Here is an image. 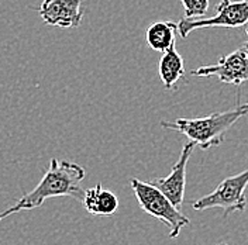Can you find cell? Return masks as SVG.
<instances>
[{"mask_svg": "<svg viewBox=\"0 0 248 245\" xmlns=\"http://www.w3.org/2000/svg\"><path fill=\"white\" fill-rule=\"evenodd\" d=\"M193 77H216L221 83L241 85L248 80V41L232 54L221 57L215 65L192 69Z\"/></svg>", "mask_w": 248, "mask_h": 245, "instance_id": "6", "label": "cell"}, {"mask_svg": "<svg viewBox=\"0 0 248 245\" xmlns=\"http://www.w3.org/2000/svg\"><path fill=\"white\" fill-rule=\"evenodd\" d=\"M195 147H196L195 142H192V141L186 142L182 151H181L178 161L175 162V165L170 169V175L167 178H159V179H155L154 182H151L178 209H181L184 204L186 187V167H187L189 158L193 153Z\"/></svg>", "mask_w": 248, "mask_h": 245, "instance_id": "7", "label": "cell"}, {"mask_svg": "<svg viewBox=\"0 0 248 245\" xmlns=\"http://www.w3.org/2000/svg\"><path fill=\"white\" fill-rule=\"evenodd\" d=\"M85 209L93 215H111L114 214L119 209V199L117 196L105 189L102 184H97L93 187L85 190L83 200H82Z\"/></svg>", "mask_w": 248, "mask_h": 245, "instance_id": "9", "label": "cell"}, {"mask_svg": "<svg viewBox=\"0 0 248 245\" xmlns=\"http://www.w3.org/2000/svg\"><path fill=\"white\" fill-rule=\"evenodd\" d=\"M86 176V170L77 162L51 159L49 168L46 169L43 179L31 192L24 193L21 199L17 200L13 206L7 207L4 212H0V221L9 215L18 212H27L37 209L44 204L46 199L69 196L82 201L85 190L80 187L82 181Z\"/></svg>", "mask_w": 248, "mask_h": 245, "instance_id": "1", "label": "cell"}, {"mask_svg": "<svg viewBox=\"0 0 248 245\" xmlns=\"http://www.w3.org/2000/svg\"><path fill=\"white\" fill-rule=\"evenodd\" d=\"M184 10H185L186 18H199V17H204L207 13L209 0H181Z\"/></svg>", "mask_w": 248, "mask_h": 245, "instance_id": "12", "label": "cell"}, {"mask_svg": "<svg viewBox=\"0 0 248 245\" xmlns=\"http://www.w3.org/2000/svg\"><path fill=\"white\" fill-rule=\"evenodd\" d=\"M38 15L48 26L77 29L83 18L82 0H43Z\"/></svg>", "mask_w": 248, "mask_h": 245, "instance_id": "8", "label": "cell"}, {"mask_svg": "<svg viewBox=\"0 0 248 245\" xmlns=\"http://www.w3.org/2000/svg\"><path fill=\"white\" fill-rule=\"evenodd\" d=\"M140 207L151 217L162 221L170 229V238H176L181 230L189 226L190 221L178 207H175L156 186L139 179L130 181Z\"/></svg>", "mask_w": 248, "mask_h": 245, "instance_id": "3", "label": "cell"}, {"mask_svg": "<svg viewBox=\"0 0 248 245\" xmlns=\"http://www.w3.org/2000/svg\"><path fill=\"white\" fill-rule=\"evenodd\" d=\"M248 186V169L226 178L221 181L216 189L201 199L195 200L192 207L195 210H207V209H223L224 217L235 212H244L247 207L246 189Z\"/></svg>", "mask_w": 248, "mask_h": 245, "instance_id": "4", "label": "cell"}, {"mask_svg": "<svg viewBox=\"0 0 248 245\" xmlns=\"http://www.w3.org/2000/svg\"><path fill=\"white\" fill-rule=\"evenodd\" d=\"M248 114V102L237 105L234 108L213 113L198 119H176L175 122H161V127L178 131L199 145L202 150H209L223 142L226 131H229L241 117Z\"/></svg>", "mask_w": 248, "mask_h": 245, "instance_id": "2", "label": "cell"}, {"mask_svg": "<svg viewBox=\"0 0 248 245\" xmlns=\"http://www.w3.org/2000/svg\"><path fill=\"white\" fill-rule=\"evenodd\" d=\"M244 27H246V34H247V35H248V23H247V24H246V26H244Z\"/></svg>", "mask_w": 248, "mask_h": 245, "instance_id": "13", "label": "cell"}, {"mask_svg": "<svg viewBox=\"0 0 248 245\" xmlns=\"http://www.w3.org/2000/svg\"><path fill=\"white\" fill-rule=\"evenodd\" d=\"M217 13L212 17L182 18L176 24V31L182 38H186L193 30L199 29H237L248 23V0H221L216 6Z\"/></svg>", "mask_w": 248, "mask_h": 245, "instance_id": "5", "label": "cell"}, {"mask_svg": "<svg viewBox=\"0 0 248 245\" xmlns=\"http://www.w3.org/2000/svg\"><path fill=\"white\" fill-rule=\"evenodd\" d=\"M159 77L167 89H175L179 79L185 75V63L181 54L176 51V46H172L170 49L162 52L158 66Z\"/></svg>", "mask_w": 248, "mask_h": 245, "instance_id": "10", "label": "cell"}, {"mask_svg": "<svg viewBox=\"0 0 248 245\" xmlns=\"http://www.w3.org/2000/svg\"><path fill=\"white\" fill-rule=\"evenodd\" d=\"M176 23L173 21H156L153 23L145 32L147 44L151 49L158 52H165L175 46Z\"/></svg>", "mask_w": 248, "mask_h": 245, "instance_id": "11", "label": "cell"}]
</instances>
